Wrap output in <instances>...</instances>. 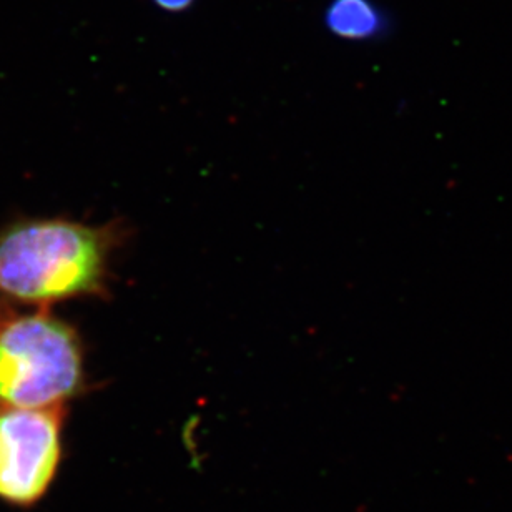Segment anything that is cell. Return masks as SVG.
<instances>
[{"instance_id": "obj_1", "label": "cell", "mask_w": 512, "mask_h": 512, "mask_svg": "<svg viewBox=\"0 0 512 512\" xmlns=\"http://www.w3.org/2000/svg\"><path fill=\"white\" fill-rule=\"evenodd\" d=\"M114 243L109 228L67 220L17 223L0 235V291L39 305L99 295Z\"/></svg>"}, {"instance_id": "obj_2", "label": "cell", "mask_w": 512, "mask_h": 512, "mask_svg": "<svg viewBox=\"0 0 512 512\" xmlns=\"http://www.w3.org/2000/svg\"><path fill=\"white\" fill-rule=\"evenodd\" d=\"M82 388V345L67 323L37 313L0 328V406H60Z\"/></svg>"}, {"instance_id": "obj_3", "label": "cell", "mask_w": 512, "mask_h": 512, "mask_svg": "<svg viewBox=\"0 0 512 512\" xmlns=\"http://www.w3.org/2000/svg\"><path fill=\"white\" fill-rule=\"evenodd\" d=\"M64 404L0 406V501L34 508L47 496L64 456Z\"/></svg>"}, {"instance_id": "obj_4", "label": "cell", "mask_w": 512, "mask_h": 512, "mask_svg": "<svg viewBox=\"0 0 512 512\" xmlns=\"http://www.w3.org/2000/svg\"><path fill=\"white\" fill-rule=\"evenodd\" d=\"M323 25L336 39L375 42L388 37L393 17L375 0H330L323 12Z\"/></svg>"}, {"instance_id": "obj_5", "label": "cell", "mask_w": 512, "mask_h": 512, "mask_svg": "<svg viewBox=\"0 0 512 512\" xmlns=\"http://www.w3.org/2000/svg\"><path fill=\"white\" fill-rule=\"evenodd\" d=\"M150 4L155 5L157 9L170 14H180L185 10L192 9L197 4V0H148Z\"/></svg>"}]
</instances>
